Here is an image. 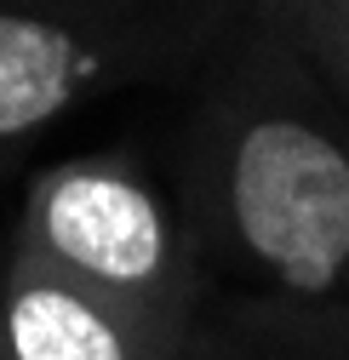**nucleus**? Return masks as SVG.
<instances>
[{
	"label": "nucleus",
	"instance_id": "obj_4",
	"mask_svg": "<svg viewBox=\"0 0 349 360\" xmlns=\"http://www.w3.org/2000/svg\"><path fill=\"white\" fill-rule=\"evenodd\" d=\"M18 360H120V338L69 292L34 286L12 303Z\"/></svg>",
	"mask_w": 349,
	"mask_h": 360
},
{
	"label": "nucleus",
	"instance_id": "obj_3",
	"mask_svg": "<svg viewBox=\"0 0 349 360\" xmlns=\"http://www.w3.org/2000/svg\"><path fill=\"white\" fill-rule=\"evenodd\" d=\"M69 92H75V40L34 18H0V138L58 115Z\"/></svg>",
	"mask_w": 349,
	"mask_h": 360
},
{
	"label": "nucleus",
	"instance_id": "obj_2",
	"mask_svg": "<svg viewBox=\"0 0 349 360\" xmlns=\"http://www.w3.org/2000/svg\"><path fill=\"white\" fill-rule=\"evenodd\" d=\"M46 235L103 281H149L160 269V217L120 177H63L46 200Z\"/></svg>",
	"mask_w": 349,
	"mask_h": 360
},
{
	"label": "nucleus",
	"instance_id": "obj_1",
	"mask_svg": "<svg viewBox=\"0 0 349 360\" xmlns=\"http://www.w3.org/2000/svg\"><path fill=\"white\" fill-rule=\"evenodd\" d=\"M235 217L246 246L303 292L349 263V160L298 120H264L235 155Z\"/></svg>",
	"mask_w": 349,
	"mask_h": 360
}]
</instances>
